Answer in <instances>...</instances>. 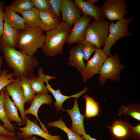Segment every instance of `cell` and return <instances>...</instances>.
I'll list each match as a JSON object with an SVG mask.
<instances>
[{"instance_id":"1","label":"cell","mask_w":140,"mask_h":140,"mask_svg":"<svg viewBox=\"0 0 140 140\" xmlns=\"http://www.w3.org/2000/svg\"><path fill=\"white\" fill-rule=\"evenodd\" d=\"M0 50L3 54L8 66L13 71L16 78L28 77L33 74L38 64L34 55L30 56L15 48L0 43Z\"/></svg>"},{"instance_id":"2","label":"cell","mask_w":140,"mask_h":140,"mask_svg":"<svg viewBox=\"0 0 140 140\" xmlns=\"http://www.w3.org/2000/svg\"><path fill=\"white\" fill-rule=\"evenodd\" d=\"M71 28L66 23L61 21L57 27L46 31L45 42L41 48L43 54L50 57L61 54Z\"/></svg>"},{"instance_id":"3","label":"cell","mask_w":140,"mask_h":140,"mask_svg":"<svg viewBox=\"0 0 140 140\" xmlns=\"http://www.w3.org/2000/svg\"><path fill=\"white\" fill-rule=\"evenodd\" d=\"M46 35L40 27H26L20 30L17 48L29 55L32 56L43 45Z\"/></svg>"},{"instance_id":"4","label":"cell","mask_w":140,"mask_h":140,"mask_svg":"<svg viewBox=\"0 0 140 140\" xmlns=\"http://www.w3.org/2000/svg\"><path fill=\"white\" fill-rule=\"evenodd\" d=\"M134 16L133 15L129 18H124L116 23L113 21L110 22L109 33L102 50L108 57L112 55L110 52L111 48L118 40L123 37L132 35L133 34L129 31L128 27Z\"/></svg>"},{"instance_id":"5","label":"cell","mask_w":140,"mask_h":140,"mask_svg":"<svg viewBox=\"0 0 140 140\" xmlns=\"http://www.w3.org/2000/svg\"><path fill=\"white\" fill-rule=\"evenodd\" d=\"M110 22L104 19L90 23L87 27L84 40L92 43L96 48L103 46L109 33Z\"/></svg>"},{"instance_id":"6","label":"cell","mask_w":140,"mask_h":140,"mask_svg":"<svg viewBox=\"0 0 140 140\" xmlns=\"http://www.w3.org/2000/svg\"><path fill=\"white\" fill-rule=\"evenodd\" d=\"M125 68L120 61L119 53L108 57L101 67L98 80L102 86L107 79L112 81L119 80L121 79V71Z\"/></svg>"},{"instance_id":"7","label":"cell","mask_w":140,"mask_h":140,"mask_svg":"<svg viewBox=\"0 0 140 140\" xmlns=\"http://www.w3.org/2000/svg\"><path fill=\"white\" fill-rule=\"evenodd\" d=\"M127 8L124 0H106L101 8L104 17L113 22L124 18L128 12Z\"/></svg>"},{"instance_id":"8","label":"cell","mask_w":140,"mask_h":140,"mask_svg":"<svg viewBox=\"0 0 140 140\" xmlns=\"http://www.w3.org/2000/svg\"><path fill=\"white\" fill-rule=\"evenodd\" d=\"M93 57L87 61L80 73L83 82H86L96 74H99L103 64L108 57L101 48H96Z\"/></svg>"},{"instance_id":"9","label":"cell","mask_w":140,"mask_h":140,"mask_svg":"<svg viewBox=\"0 0 140 140\" xmlns=\"http://www.w3.org/2000/svg\"><path fill=\"white\" fill-rule=\"evenodd\" d=\"M5 88L19 111L23 124L26 125L27 117L24 113L25 98L20 78H16L6 85Z\"/></svg>"},{"instance_id":"10","label":"cell","mask_w":140,"mask_h":140,"mask_svg":"<svg viewBox=\"0 0 140 140\" xmlns=\"http://www.w3.org/2000/svg\"><path fill=\"white\" fill-rule=\"evenodd\" d=\"M26 126L23 127L17 128L21 132L17 133L19 139L31 137L33 135L39 136L46 140H62V136L59 135L52 136L41 128L37 123L31 121L27 117Z\"/></svg>"},{"instance_id":"11","label":"cell","mask_w":140,"mask_h":140,"mask_svg":"<svg viewBox=\"0 0 140 140\" xmlns=\"http://www.w3.org/2000/svg\"><path fill=\"white\" fill-rule=\"evenodd\" d=\"M92 18L83 15L73 24L70 34L66 43L69 45L84 40L86 30Z\"/></svg>"},{"instance_id":"12","label":"cell","mask_w":140,"mask_h":140,"mask_svg":"<svg viewBox=\"0 0 140 140\" xmlns=\"http://www.w3.org/2000/svg\"><path fill=\"white\" fill-rule=\"evenodd\" d=\"M132 127L129 122L118 119L108 128L113 140H128L132 138Z\"/></svg>"},{"instance_id":"13","label":"cell","mask_w":140,"mask_h":140,"mask_svg":"<svg viewBox=\"0 0 140 140\" xmlns=\"http://www.w3.org/2000/svg\"><path fill=\"white\" fill-rule=\"evenodd\" d=\"M60 11L62 15L61 22L66 23L71 28L81 16L80 10L72 0H62Z\"/></svg>"},{"instance_id":"14","label":"cell","mask_w":140,"mask_h":140,"mask_svg":"<svg viewBox=\"0 0 140 140\" xmlns=\"http://www.w3.org/2000/svg\"><path fill=\"white\" fill-rule=\"evenodd\" d=\"M54 78V76L46 75L43 79L44 82L46 84V87L48 91L52 94L55 99V102L54 104L57 108V111L60 110H64L65 109L62 108V105L66 100L72 97L78 98L87 92L89 89L87 87H85L82 90L76 94L69 96L64 95L61 93L60 89H57L56 90H55L49 84V81L50 80Z\"/></svg>"},{"instance_id":"15","label":"cell","mask_w":140,"mask_h":140,"mask_svg":"<svg viewBox=\"0 0 140 140\" xmlns=\"http://www.w3.org/2000/svg\"><path fill=\"white\" fill-rule=\"evenodd\" d=\"M53 99L48 93L37 94L36 95L32 102L30 107L27 109L25 110L24 113L27 116L31 114L35 116L39 122L41 128L46 133L49 134L46 128L39 118L38 116V110L43 104H50L52 102Z\"/></svg>"},{"instance_id":"16","label":"cell","mask_w":140,"mask_h":140,"mask_svg":"<svg viewBox=\"0 0 140 140\" xmlns=\"http://www.w3.org/2000/svg\"><path fill=\"white\" fill-rule=\"evenodd\" d=\"M77 98H74V104L72 109H65L64 111L69 114L72 120L70 129L76 135L82 136L86 134L83 124L84 117L80 113Z\"/></svg>"},{"instance_id":"17","label":"cell","mask_w":140,"mask_h":140,"mask_svg":"<svg viewBox=\"0 0 140 140\" xmlns=\"http://www.w3.org/2000/svg\"><path fill=\"white\" fill-rule=\"evenodd\" d=\"M3 33L0 38V43L16 49L20 30L11 26L4 16Z\"/></svg>"},{"instance_id":"18","label":"cell","mask_w":140,"mask_h":140,"mask_svg":"<svg viewBox=\"0 0 140 140\" xmlns=\"http://www.w3.org/2000/svg\"><path fill=\"white\" fill-rule=\"evenodd\" d=\"M39 11L41 20L39 27L43 31L46 32L52 30L60 24L61 18L54 13L52 8Z\"/></svg>"},{"instance_id":"19","label":"cell","mask_w":140,"mask_h":140,"mask_svg":"<svg viewBox=\"0 0 140 140\" xmlns=\"http://www.w3.org/2000/svg\"><path fill=\"white\" fill-rule=\"evenodd\" d=\"M74 1L77 7L82 11L83 15L90 16L96 21L104 19L101 7L83 0H74Z\"/></svg>"},{"instance_id":"20","label":"cell","mask_w":140,"mask_h":140,"mask_svg":"<svg viewBox=\"0 0 140 140\" xmlns=\"http://www.w3.org/2000/svg\"><path fill=\"white\" fill-rule=\"evenodd\" d=\"M3 103L5 112L9 121L10 123L12 121H15L20 125H23L18 115L16 107L10 99L6 90L4 95Z\"/></svg>"},{"instance_id":"21","label":"cell","mask_w":140,"mask_h":140,"mask_svg":"<svg viewBox=\"0 0 140 140\" xmlns=\"http://www.w3.org/2000/svg\"><path fill=\"white\" fill-rule=\"evenodd\" d=\"M69 54L68 64L74 67L80 73L85 66L81 50L76 44L71 48Z\"/></svg>"},{"instance_id":"22","label":"cell","mask_w":140,"mask_h":140,"mask_svg":"<svg viewBox=\"0 0 140 140\" xmlns=\"http://www.w3.org/2000/svg\"><path fill=\"white\" fill-rule=\"evenodd\" d=\"M3 11L5 17L11 26L19 30L26 27L23 17L16 13L9 6H4Z\"/></svg>"},{"instance_id":"23","label":"cell","mask_w":140,"mask_h":140,"mask_svg":"<svg viewBox=\"0 0 140 140\" xmlns=\"http://www.w3.org/2000/svg\"><path fill=\"white\" fill-rule=\"evenodd\" d=\"M24 19L26 26L39 27L41 20L39 10L33 7L20 14Z\"/></svg>"},{"instance_id":"24","label":"cell","mask_w":140,"mask_h":140,"mask_svg":"<svg viewBox=\"0 0 140 140\" xmlns=\"http://www.w3.org/2000/svg\"><path fill=\"white\" fill-rule=\"evenodd\" d=\"M86 101V109L84 117L86 118H92L98 115L100 111L99 104L93 97L86 94L83 96Z\"/></svg>"},{"instance_id":"25","label":"cell","mask_w":140,"mask_h":140,"mask_svg":"<svg viewBox=\"0 0 140 140\" xmlns=\"http://www.w3.org/2000/svg\"><path fill=\"white\" fill-rule=\"evenodd\" d=\"M118 115L130 116L138 121H140V106L137 103H132L123 105L120 107Z\"/></svg>"},{"instance_id":"26","label":"cell","mask_w":140,"mask_h":140,"mask_svg":"<svg viewBox=\"0 0 140 140\" xmlns=\"http://www.w3.org/2000/svg\"><path fill=\"white\" fill-rule=\"evenodd\" d=\"M28 81L35 94L48 93L44 82L39 76L32 74L28 78Z\"/></svg>"},{"instance_id":"27","label":"cell","mask_w":140,"mask_h":140,"mask_svg":"<svg viewBox=\"0 0 140 140\" xmlns=\"http://www.w3.org/2000/svg\"><path fill=\"white\" fill-rule=\"evenodd\" d=\"M47 126L48 127H55L63 130L67 134L68 140H85L82 137L76 135L68 128L63 121L61 117L57 121L48 123Z\"/></svg>"},{"instance_id":"28","label":"cell","mask_w":140,"mask_h":140,"mask_svg":"<svg viewBox=\"0 0 140 140\" xmlns=\"http://www.w3.org/2000/svg\"><path fill=\"white\" fill-rule=\"evenodd\" d=\"M4 88L0 92V120L3 123L2 126L8 131L15 132V126L8 120L5 112L4 106V97L5 91Z\"/></svg>"},{"instance_id":"29","label":"cell","mask_w":140,"mask_h":140,"mask_svg":"<svg viewBox=\"0 0 140 140\" xmlns=\"http://www.w3.org/2000/svg\"><path fill=\"white\" fill-rule=\"evenodd\" d=\"M20 79L23 89L25 103L31 104L36 95V94L28 82V77H22L20 78Z\"/></svg>"},{"instance_id":"30","label":"cell","mask_w":140,"mask_h":140,"mask_svg":"<svg viewBox=\"0 0 140 140\" xmlns=\"http://www.w3.org/2000/svg\"><path fill=\"white\" fill-rule=\"evenodd\" d=\"M9 6L16 12L20 14L34 7L31 0H14Z\"/></svg>"},{"instance_id":"31","label":"cell","mask_w":140,"mask_h":140,"mask_svg":"<svg viewBox=\"0 0 140 140\" xmlns=\"http://www.w3.org/2000/svg\"><path fill=\"white\" fill-rule=\"evenodd\" d=\"M83 54L84 60L87 61L91 55L95 52L96 48L94 45L87 41L83 40L76 43Z\"/></svg>"},{"instance_id":"32","label":"cell","mask_w":140,"mask_h":140,"mask_svg":"<svg viewBox=\"0 0 140 140\" xmlns=\"http://www.w3.org/2000/svg\"><path fill=\"white\" fill-rule=\"evenodd\" d=\"M13 73H8L6 69H4L0 75V92L9 83L15 79Z\"/></svg>"},{"instance_id":"33","label":"cell","mask_w":140,"mask_h":140,"mask_svg":"<svg viewBox=\"0 0 140 140\" xmlns=\"http://www.w3.org/2000/svg\"><path fill=\"white\" fill-rule=\"evenodd\" d=\"M33 7L39 10H47L51 8L49 0H31Z\"/></svg>"},{"instance_id":"34","label":"cell","mask_w":140,"mask_h":140,"mask_svg":"<svg viewBox=\"0 0 140 140\" xmlns=\"http://www.w3.org/2000/svg\"><path fill=\"white\" fill-rule=\"evenodd\" d=\"M62 0H49L52 9L59 18L61 17V8Z\"/></svg>"},{"instance_id":"35","label":"cell","mask_w":140,"mask_h":140,"mask_svg":"<svg viewBox=\"0 0 140 140\" xmlns=\"http://www.w3.org/2000/svg\"><path fill=\"white\" fill-rule=\"evenodd\" d=\"M4 5L3 1H0V38L3 33L4 17L3 9Z\"/></svg>"},{"instance_id":"36","label":"cell","mask_w":140,"mask_h":140,"mask_svg":"<svg viewBox=\"0 0 140 140\" xmlns=\"http://www.w3.org/2000/svg\"><path fill=\"white\" fill-rule=\"evenodd\" d=\"M132 137L134 140H140V125L132 127Z\"/></svg>"},{"instance_id":"37","label":"cell","mask_w":140,"mask_h":140,"mask_svg":"<svg viewBox=\"0 0 140 140\" xmlns=\"http://www.w3.org/2000/svg\"><path fill=\"white\" fill-rule=\"evenodd\" d=\"M0 140H19L15 135L0 134Z\"/></svg>"},{"instance_id":"38","label":"cell","mask_w":140,"mask_h":140,"mask_svg":"<svg viewBox=\"0 0 140 140\" xmlns=\"http://www.w3.org/2000/svg\"><path fill=\"white\" fill-rule=\"evenodd\" d=\"M1 122L0 121V134L8 135H15V132L10 131L4 128L1 125Z\"/></svg>"},{"instance_id":"39","label":"cell","mask_w":140,"mask_h":140,"mask_svg":"<svg viewBox=\"0 0 140 140\" xmlns=\"http://www.w3.org/2000/svg\"><path fill=\"white\" fill-rule=\"evenodd\" d=\"M85 140H98L91 137L89 134H85L82 136Z\"/></svg>"},{"instance_id":"40","label":"cell","mask_w":140,"mask_h":140,"mask_svg":"<svg viewBox=\"0 0 140 140\" xmlns=\"http://www.w3.org/2000/svg\"><path fill=\"white\" fill-rule=\"evenodd\" d=\"M22 140H40L38 139L35 136H32L31 137L23 139Z\"/></svg>"},{"instance_id":"41","label":"cell","mask_w":140,"mask_h":140,"mask_svg":"<svg viewBox=\"0 0 140 140\" xmlns=\"http://www.w3.org/2000/svg\"><path fill=\"white\" fill-rule=\"evenodd\" d=\"M99 1L98 0H87L86 1L89 3L91 4L94 5V4Z\"/></svg>"},{"instance_id":"42","label":"cell","mask_w":140,"mask_h":140,"mask_svg":"<svg viewBox=\"0 0 140 140\" xmlns=\"http://www.w3.org/2000/svg\"><path fill=\"white\" fill-rule=\"evenodd\" d=\"M3 60L2 57L0 55V75H1L2 73V71H1V68Z\"/></svg>"}]
</instances>
